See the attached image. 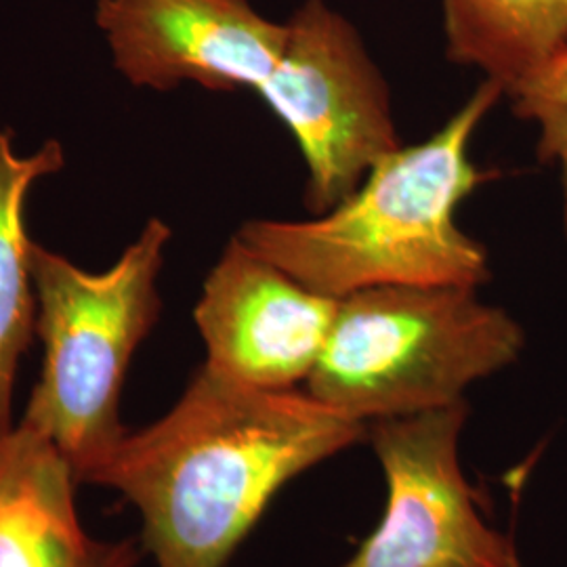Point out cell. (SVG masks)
I'll return each mask as SVG.
<instances>
[{
  "instance_id": "5b68a950",
  "label": "cell",
  "mask_w": 567,
  "mask_h": 567,
  "mask_svg": "<svg viewBox=\"0 0 567 567\" xmlns=\"http://www.w3.org/2000/svg\"><path fill=\"white\" fill-rule=\"evenodd\" d=\"M286 28L282 58L257 95L301 150L307 210L324 215L402 142L385 76L341 11L305 0Z\"/></svg>"
},
{
  "instance_id": "8fae6325",
  "label": "cell",
  "mask_w": 567,
  "mask_h": 567,
  "mask_svg": "<svg viewBox=\"0 0 567 567\" xmlns=\"http://www.w3.org/2000/svg\"><path fill=\"white\" fill-rule=\"evenodd\" d=\"M63 164L60 142H47L39 152L20 156L11 131L0 124V435L16 426L13 389L39 313L28 264L32 240L23 225L25 198L34 183L60 173Z\"/></svg>"
},
{
  "instance_id": "30bf717a",
  "label": "cell",
  "mask_w": 567,
  "mask_h": 567,
  "mask_svg": "<svg viewBox=\"0 0 567 567\" xmlns=\"http://www.w3.org/2000/svg\"><path fill=\"white\" fill-rule=\"evenodd\" d=\"M447 60L480 70L505 97L567 47V0H442Z\"/></svg>"
},
{
  "instance_id": "6da1fadb",
  "label": "cell",
  "mask_w": 567,
  "mask_h": 567,
  "mask_svg": "<svg viewBox=\"0 0 567 567\" xmlns=\"http://www.w3.org/2000/svg\"><path fill=\"white\" fill-rule=\"evenodd\" d=\"M368 425L307 391L243 385L203 365L163 419L126 433L86 484L142 513L158 567H225L288 482Z\"/></svg>"
},
{
  "instance_id": "ba28073f",
  "label": "cell",
  "mask_w": 567,
  "mask_h": 567,
  "mask_svg": "<svg viewBox=\"0 0 567 567\" xmlns=\"http://www.w3.org/2000/svg\"><path fill=\"white\" fill-rule=\"evenodd\" d=\"M95 23L114 68L154 91L183 82L259 91L288 37L286 21L267 20L250 0H97Z\"/></svg>"
},
{
  "instance_id": "7c38bea8",
  "label": "cell",
  "mask_w": 567,
  "mask_h": 567,
  "mask_svg": "<svg viewBox=\"0 0 567 567\" xmlns=\"http://www.w3.org/2000/svg\"><path fill=\"white\" fill-rule=\"evenodd\" d=\"M507 97L513 112L538 128V161L561 168L567 238V47L519 82Z\"/></svg>"
},
{
  "instance_id": "52a82bcc",
  "label": "cell",
  "mask_w": 567,
  "mask_h": 567,
  "mask_svg": "<svg viewBox=\"0 0 567 567\" xmlns=\"http://www.w3.org/2000/svg\"><path fill=\"white\" fill-rule=\"evenodd\" d=\"M337 307L234 236L194 309L204 365L243 385L295 389L320 362Z\"/></svg>"
},
{
  "instance_id": "3957f363",
  "label": "cell",
  "mask_w": 567,
  "mask_h": 567,
  "mask_svg": "<svg viewBox=\"0 0 567 567\" xmlns=\"http://www.w3.org/2000/svg\"><path fill=\"white\" fill-rule=\"evenodd\" d=\"M171 236L168 225L150 219L102 274L30 243L44 358L20 425L60 447L79 484L89 482L128 433L121 423L122 385L161 316L158 276Z\"/></svg>"
},
{
  "instance_id": "9c48e42d",
  "label": "cell",
  "mask_w": 567,
  "mask_h": 567,
  "mask_svg": "<svg viewBox=\"0 0 567 567\" xmlns=\"http://www.w3.org/2000/svg\"><path fill=\"white\" fill-rule=\"evenodd\" d=\"M74 471L28 426L0 435V567H135V540L105 543L82 527Z\"/></svg>"
},
{
  "instance_id": "8992f818",
  "label": "cell",
  "mask_w": 567,
  "mask_h": 567,
  "mask_svg": "<svg viewBox=\"0 0 567 567\" xmlns=\"http://www.w3.org/2000/svg\"><path fill=\"white\" fill-rule=\"evenodd\" d=\"M468 405L368 425L383 466V522L343 567H522L513 540L477 513L461 465Z\"/></svg>"
},
{
  "instance_id": "277c9868",
  "label": "cell",
  "mask_w": 567,
  "mask_h": 567,
  "mask_svg": "<svg viewBox=\"0 0 567 567\" xmlns=\"http://www.w3.org/2000/svg\"><path fill=\"white\" fill-rule=\"evenodd\" d=\"M526 334L465 286H377L339 299L307 393L344 416L385 421L465 400L513 364Z\"/></svg>"
},
{
  "instance_id": "7a4b0ae2",
  "label": "cell",
  "mask_w": 567,
  "mask_h": 567,
  "mask_svg": "<svg viewBox=\"0 0 567 567\" xmlns=\"http://www.w3.org/2000/svg\"><path fill=\"white\" fill-rule=\"evenodd\" d=\"M501 97V84L484 79L437 133L386 154L332 210L305 221L255 219L236 236L330 299L377 286H484L492 278L486 246L456 213L494 177L468 147Z\"/></svg>"
}]
</instances>
